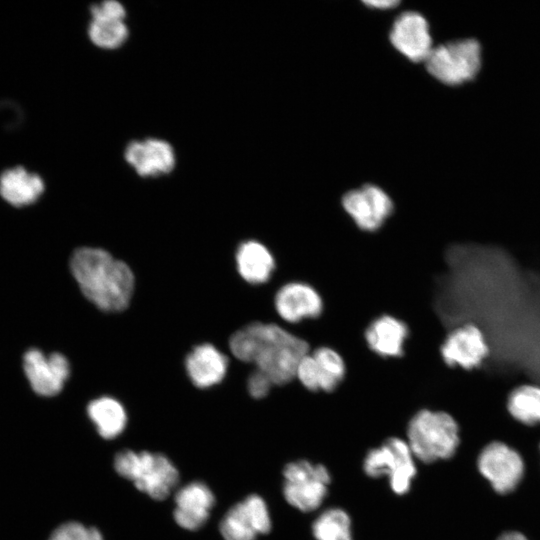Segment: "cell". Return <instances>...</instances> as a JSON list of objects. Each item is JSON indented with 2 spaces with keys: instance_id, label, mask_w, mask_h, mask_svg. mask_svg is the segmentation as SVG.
Instances as JSON below:
<instances>
[{
  "instance_id": "7402d4cb",
  "label": "cell",
  "mask_w": 540,
  "mask_h": 540,
  "mask_svg": "<svg viewBox=\"0 0 540 540\" xmlns=\"http://www.w3.org/2000/svg\"><path fill=\"white\" fill-rule=\"evenodd\" d=\"M87 413L99 435L105 439H113L125 429V409L114 398L100 397L92 400L87 406Z\"/></svg>"
},
{
  "instance_id": "44dd1931",
  "label": "cell",
  "mask_w": 540,
  "mask_h": 540,
  "mask_svg": "<svg viewBox=\"0 0 540 540\" xmlns=\"http://www.w3.org/2000/svg\"><path fill=\"white\" fill-rule=\"evenodd\" d=\"M43 191L44 182L41 177L22 167L6 170L0 176V195L13 206L32 204Z\"/></svg>"
},
{
  "instance_id": "9a60e30c",
  "label": "cell",
  "mask_w": 540,
  "mask_h": 540,
  "mask_svg": "<svg viewBox=\"0 0 540 540\" xmlns=\"http://www.w3.org/2000/svg\"><path fill=\"white\" fill-rule=\"evenodd\" d=\"M389 38L394 48L414 62H425L433 49L429 24L416 11L399 14L392 24Z\"/></svg>"
},
{
  "instance_id": "83f0119b",
  "label": "cell",
  "mask_w": 540,
  "mask_h": 540,
  "mask_svg": "<svg viewBox=\"0 0 540 540\" xmlns=\"http://www.w3.org/2000/svg\"><path fill=\"white\" fill-rule=\"evenodd\" d=\"M92 19L124 20L126 11L124 6L115 0H107L91 7Z\"/></svg>"
},
{
  "instance_id": "4316f807",
  "label": "cell",
  "mask_w": 540,
  "mask_h": 540,
  "mask_svg": "<svg viewBox=\"0 0 540 540\" xmlns=\"http://www.w3.org/2000/svg\"><path fill=\"white\" fill-rule=\"evenodd\" d=\"M275 386L272 380L259 369H254L247 378V390L255 399L266 397L271 388Z\"/></svg>"
},
{
  "instance_id": "277c9868",
  "label": "cell",
  "mask_w": 540,
  "mask_h": 540,
  "mask_svg": "<svg viewBox=\"0 0 540 540\" xmlns=\"http://www.w3.org/2000/svg\"><path fill=\"white\" fill-rule=\"evenodd\" d=\"M114 468L155 500L167 498L179 481L177 468L159 453L121 451L114 458Z\"/></svg>"
},
{
  "instance_id": "8992f818",
  "label": "cell",
  "mask_w": 540,
  "mask_h": 540,
  "mask_svg": "<svg viewBox=\"0 0 540 540\" xmlns=\"http://www.w3.org/2000/svg\"><path fill=\"white\" fill-rule=\"evenodd\" d=\"M365 473L378 478L386 476L394 493L409 491L416 475L415 457L405 440L390 438L381 446L371 449L363 462Z\"/></svg>"
},
{
  "instance_id": "4fadbf2b",
  "label": "cell",
  "mask_w": 540,
  "mask_h": 540,
  "mask_svg": "<svg viewBox=\"0 0 540 540\" xmlns=\"http://www.w3.org/2000/svg\"><path fill=\"white\" fill-rule=\"evenodd\" d=\"M273 304L277 315L289 324L316 319L324 311L321 294L313 285L304 281L284 283L276 291Z\"/></svg>"
},
{
  "instance_id": "7a4b0ae2",
  "label": "cell",
  "mask_w": 540,
  "mask_h": 540,
  "mask_svg": "<svg viewBox=\"0 0 540 540\" xmlns=\"http://www.w3.org/2000/svg\"><path fill=\"white\" fill-rule=\"evenodd\" d=\"M70 269L84 296L107 312L124 310L134 289V276L124 262L100 248L74 251Z\"/></svg>"
},
{
  "instance_id": "9c48e42d",
  "label": "cell",
  "mask_w": 540,
  "mask_h": 540,
  "mask_svg": "<svg viewBox=\"0 0 540 540\" xmlns=\"http://www.w3.org/2000/svg\"><path fill=\"white\" fill-rule=\"evenodd\" d=\"M346 373L343 356L330 346H319L302 357L295 378L308 391L330 393L343 382Z\"/></svg>"
},
{
  "instance_id": "ffe728a7",
  "label": "cell",
  "mask_w": 540,
  "mask_h": 540,
  "mask_svg": "<svg viewBox=\"0 0 540 540\" xmlns=\"http://www.w3.org/2000/svg\"><path fill=\"white\" fill-rule=\"evenodd\" d=\"M236 264L240 276L254 285L269 281L276 268L274 255L256 240H248L238 246Z\"/></svg>"
},
{
  "instance_id": "ac0fdd59",
  "label": "cell",
  "mask_w": 540,
  "mask_h": 540,
  "mask_svg": "<svg viewBox=\"0 0 540 540\" xmlns=\"http://www.w3.org/2000/svg\"><path fill=\"white\" fill-rule=\"evenodd\" d=\"M214 503V494L206 484L191 482L175 494L174 519L186 530H197L208 520Z\"/></svg>"
},
{
  "instance_id": "cb8c5ba5",
  "label": "cell",
  "mask_w": 540,
  "mask_h": 540,
  "mask_svg": "<svg viewBox=\"0 0 540 540\" xmlns=\"http://www.w3.org/2000/svg\"><path fill=\"white\" fill-rule=\"evenodd\" d=\"M316 540H353L349 515L340 508L323 511L312 525Z\"/></svg>"
},
{
  "instance_id": "8fae6325",
  "label": "cell",
  "mask_w": 540,
  "mask_h": 540,
  "mask_svg": "<svg viewBox=\"0 0 540 540\" xmlns=\"http://www.w3.org/2000/svg\"><path fill=\"white\" fill-rule=\"evenodd\" d=\"M271 529V518L265 500L249 495L231 507L220 522L225 540H256Z\"/></svg>"
},
{
  "instance_id": "e0dca14e",
  "label": "cell",
  "mask_w": 540,
  "mask_h": 540,
  "mask_svg": "<svg viewBox=\"0 0 540 540\" xmlns=\"http://www.w3.org/2000/svg\"><path fill=\"white\" fill-rule=\"evenodd\" d=\"M124 157L137 174L143 177L167 174L173 170L176 161L172 146L156 138L132 141L125 148Z\"/></svg>"
},
{
  "instance_id": "3957f363",
  "label": "cell",
  "mask_w": 540,
  "mask_h": 540,
  "mask_svg": "<svg viewBox=\"0 0 540 540\" xmlns=\"http://www.w3.org/2000/svg\"><path fill=\"white\" fill-rule=\"evenodd\" d=\"M406 442L415 459L422 462L448 459L458 448L459 426L445 411L421 409L408 422Z\"/></svg>"
},
{
  "instance_id": "2e32d148",
  "label": "cell",
  "mask_w": 540,
  "mask_h": 540,
  "mask_svg": "<svg viewBox=\"0 0 540 540\" xmlns=\"http://www.w3.org/2000/svg\"><path fill=\"white\" fill-rule=\"evenodd\" d=\"M409 327L402 319L382 314L364 330V341L371 352L382 358H398L405 353Z\"/></svg>"
},
{
  "instance_id": "d4e9b609",
  "label": "cell",
  "mask_w": 540,
  "mask_h": 540,
  "mask_svg": "<svg viewBox=\"0 0 540 540\" xmlns=\"http://www.w3.org/2000/svg\"><path fill=\"white\" fill-rule=\"evenodd\" d=\"M128 33L124 20L92 19L88 27L91 42L103 49L120 47L126 41Z\"/></svg>"
},
{
  "instance_id": "f546056e",
  "label": "cell",
  "mask_w": 540,
  "mask_h": 540,
  "mask_svg": "<svg viewBox=\"0 0 540 540\" xmlns=\"http://www.w3.org/2000/svg\"><path fill=\"white\" fill-rule=\"evenodd\" d=\"M498 540H529L527 536L518 531H507Z\"/></svg>"
},
{
  "instance_id": "5b68a950",
  "label": "cell",
  "mask_w": 540,
  "mask_h": 540,
  "mask_svg": "<svg viewBox=\"0 0 540 540\" xmlns=\"http://www.w3.org/2000/svg\"><path fill=\"white\" fill-rule=\"evenodd\" d=\"M481 46L468 38L433 47L425 60L427 71L440 82L459 85L473 79L481 68Z\"/></svg>"
},
{
  "instance_id": "5bb4252c",
  "label": "cell",
  "mask_w": 540,
  "mask_h": 540,
  "mask_svg": "<svg viewBox=\"0 0 540 540\" xmlns=\"http://www.w3.org/2000/svg\"><path fill=\"white\" fill-rule=\"evenodd\" d=\"M23 367L34 392L46 397L58 394L70 373L69 362L65 356L60 353L47 356L36 348L25 353Z\"/></svg>"
},
{
  "instance_id": "d6986e66",
  "label": "cell",
  "mask_w": 540,
  "mask_h": 540,
  "mask_svg": "<svg viewBox=\"0 0 540 540\" xmlns=\"http://www.w3.org/2000/svg\"><path fill=\"white\" fill-rule=\"evenodd\" d=\"M185 366L192 383L199 388H207L225 377L228 359L213 345L201 344L187 355Z\"/></svg>"
},
{
  "instance_id": "484cf974",
  "label": "cell",
  "mask_w": 540,
  "mask_h": 540,
  "mask_svg": "<svg viewBox=\"0 0 540 540\" xmlns=\"http://www.w3.org/2000/svg\"><path fill=\"white\" fill-rule=\"evenodd\" d=\"M49 540H103V537L96 528L71 521L56 528Z\"/></svg>"
},
{
  "instance_id": "603a6c76",
  "label": "cell",
  "mask_w": 540,
  "mask_h": 540,
  "mask_svg": "<svg viewBox=\"0 0 540 540\" xmlns=\"http://www.w3.org/2000/svg\"><path fill=\"white\" fill-rule=\"evenodd\" d=\"M506 408L522 424H540V384L523 383L514 387L507 396Z\"/></svg>"
},
{
  "instance_id": "f1b7e54d",
  "label": "cell",
  "mask_w": 540,
  "mask_h": 540,
  "mask_svg": "<svg viewBox=\"0 0 540 540\" xmlns=\"http://www.w3.org/2000/svg\"><path fill=\"white\" fill-rule=\"evenodd\" d=\"M365 3L367 6L369 7H372V8H377V9H390V8H393L395 6H397L399 4V1H395V0H371V1H365L363 2Z\"/></svg>"
},
{
  "instance_id": "30bf717a",
  "label": "cell",
  "mask_w": 540,
  "mask_h": 540,
  "mask_svg": "<svg viewBox=\"0 0 540 540\" xmlns=\"http://www.w3.org/2000/svg\"><path fill=\"white\" fill-rule=\"evenodd\" d=\"M477 466L492 488L501 494L514 490L521 482L525 470L522 456L500 441L491 442L482 449Z\"/></svg>"
},
{
  "instance_id": "6da1fadb",
  "label": "cell",
  "mask_w": 540,
  "mask_h": 540,
  "mask_svg": "<svg viewBox=\"0 0 540 540\" xmlns=\"http://www.w3.org/2000/svg\"><path fill=\"white\" fill-rule=\"evenodd\" d=\"M232 354L254 364L276 386L290 383L302 357L310 351L307 340L276 323L251 322L229 339Z\"/></svg>"
},
{
  "instance_id": "ba28073f",
  "label": "cell",
  "mask_w": 540,
  "mask_h": 540,
  "mask_svg": "<svg viewBox=\"0 0 540 540\" xmlns=\"http://www.w3.org/2000/svg\"><path fill=\"white\" fill-rule=\"evenodd\" d=\"M490 346L483 330L475 323H463L451 329L443 339L439 354L449 368L472 371L490 355Z\"/></svg>"
},
{
  "instance_id": "7c38bea8",
  "label": "cell",
  "mask_w": 540,
  "mask_h": 540,
  "mask_svg": "<svg viewBox=\"0 0 540 540\" xmlns=\"http://www.w3.org/2000/svg\"><path fill=\"white\" fill-rule=\"evenodd\" d=\"M342 206L356 226L366 232L378 230L394 209L389 195L373 184L348 191L342 198Z\"/></svg>"
},
{
  "instance_id": "52a82bcc",
  "label": "cell",
  "mask_w": 540,
  "mask_h": 540,
  "mask_svg": "<svg viewBox=\"0 0 540 540\" xmlns=\"http://www.w3.org/2000/svg\"><path fill=\"white\" fill-rule=\"evenodd\" d=\"M286 501L302 512L316 510L323 503L331 477L327 468L308 460L287 464L283 471Z\"/></svg>"
}]
</instances>
